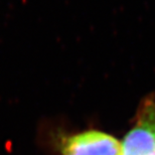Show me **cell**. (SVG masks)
<instances>
[{"instance_id":"2","label":"cell","mask_w":155,"mask_h":155,"mask_svg":"<svg viewBox=\"0 0 155 155\" xmlns=\"http://www.w3.org/2000/svg\"><path fill=\"white\" fill-rule=\"evenodd\" d=\"M63 155H122L121 143L107 133L90 130L66 138Z\"/></svg>"},{"instance_id":"1","label":"cell","mask_w":155,"mask_h":155,"mask_svg":"<svg viewBox=\"0 0 155 155\" xmlns=\"http://www.w3.org/2000/svg\"><path fill=\"white\" fill-rule=\"evenodd\" d=\"M122 155H155V95L140 102L134 122L121 143Z\"/></svg>"}]
</instances>
